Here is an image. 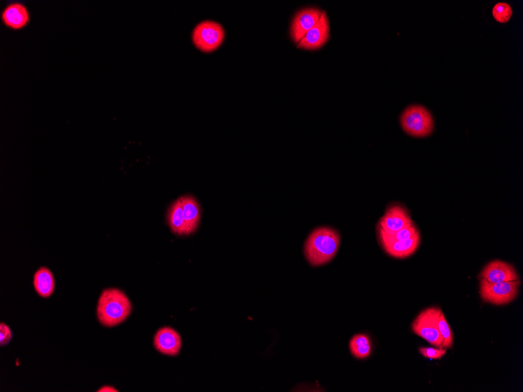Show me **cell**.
I'll use <instances>...</instances> for the list:
<instances>
[{"label":"cell","instance_id":"cell-19","mask_svg":"<svg viewBox=\"0 0 523 392\" xmlns=\"http://www.w3.org/2000/svg\"><path fill=\"white\" fill-rule=\"evenodd\" d=\"M493 16L497 21L507 23L513 16V9L506 3H498L493 8Z\"/></svg>","mask_w":523,"mask_h":392},{"label":"cell","instance_id":"cell-22","mask_svg":"<svg viewBox=\"0 0 523 392\" xmlns=\"http://www.w3.org/2000/svg\"><path fill=\"white\" fill-rule=\"evenodd\" d=\"M12 338V333L9 326L1 323L0 324V344L1 346L8 344Z\"/></svg>","mask_w":523,"mask_h":392},{"label":"cell","instance_id":"cell-9","mask_svg":"<svg viewBox=\"0 0 523 392\" xmlns=\"http://www.w3.org/2000/svg\"><path fill=\"white\" fill-rule=\"evenodd\" d=\"M480 278L490 283H504L518 280L519 275L509 263L495 260L485 266L480 273Z\"/></svg>","mask_w":523,"mask_h":392},{"label":"cell","instance_id":"cell-3","mask_svg":"<svg viewBox=\"0 0 523 392\" xmlns=\"http://www.w3.org/2000/svg\"><path fill=\"white\" fill-rule=\"evenodd\" d=\"M401 123L403 130L414 137H426L433 131L432 115L421 105H412L404 110Z\"/></svg>","mask_w":523,"mask_h":392},{"label":"cell","instance_id":"cell-1","mask_svg":"<svg viewBox=\"0 0 523 392\" xmlns=\"http://www.w3.org/2000/svg\"><path fill=\"white\" fill-rule=\"evenodd\" d=\"M340 244L339 234L328 227L316 229L305 242L304 253L313 266L327 264L336 255Z\"/></svg>","mask_w":523,"mask_h":392},{"label":"cell","instance_id":"cell-20","mask_svg":"<svg viewBox=\"0 0 523 392\" xmlns=\"http://www.w3.org/2000/svg\"><path fill=\"white\" fill-rule=\"evenodd\" d=\"M419 353L426 359H430L431 360H439L443 358V357L446 355V349L442 347L420 348Z\"/></svg>","mask_w":523,"mask_h":392},{"label":"cell","instance_id":"cell-24","mask_svg":"<svg viewBox=\"0 0 523 392\" xmlns=\"http://www.w3.org/2000/svg\"><path fill=\"white\" fill-rule=\"evenodd\" d=\"M97 391L102 392V391H117L116 389H115L113 387H110V386H104V387L102 388L101 389H99Z\"/></svg>","mask_w":523,"mask_h":392},{"label":"cell","instance_id":"cell-23","mask_svg":"<svg viewBox=\"0 0 523 392\" xmlns=\"http://www.w3.org/2000/svg\"><path fill=\"white\" fill-rule=\"evenodd\" d=\"M370 343L369 337L365 335H357L352 337L350 342V349L359 347Z\"/></svg>","mask_w":523,"mask_h":392},{"label":"cell","instance_id":"cell-15","mask_svg":"<svg viewBox=\"0 0 523 392\" xmlns=\"http://www.w3.org/2000/svg\"><path fill=\"white\" fill-rule=\"evenodd\" d=\"M168 224L172 232L176 235H189L183 213V206L180 197L175 201L168 213Z\"/></svg>","mask_w":523,"mask_h":392},{"label":"cell","instance_id":"cell-17","mask_svg":"<svg viewBox=\"0 0 523 392\" xmlns=\"http://www.w3.org/2000/svg\"><path fill=\"white\" fill-rule=\"evenodd\" d=\"M378 230L381 244L397 241H404V239H410L415 236L417 233H419V231L417 230V228L414 224L393 233H387L380 229Z\"/></svg>","mask_w":523,"mask_h":392},{"label":"cell","instance_id":"cell-2","mask_svg":"<svg viewBox=\"0 0 523 392\" xmlns=\"http://www.w3.org/2000/svg\"><path fill=\"white\" fill-rule=\"evenodd\" d=\"M132 312L127 296L119 289H107L98 301L97 317L105 326L113 327L124 322Z\"/></svg>","mask_w":523,"mask_h":392},{"label":"cell","instance_id":"cell-11","mask_svg":"<svg viewBox=\"0 0 523 392\" xmlns=\"http://www.w3.org/2000/svg\"><path fill=\"white\" fill-rule=\"evenodd\" d=\"M328 39V19L326 13L323 11L319 22L305 35L298 46L305 50H316L325 45Z\"/></svg>","mask_w":523,"mask_h":392},{"label":"cell","instance_id":"cell-4","mask_svg":"<svg viewBox=\"0 0 523 392\" xmlns=\"http://www.w3.org/2000/svg\"><path fill=\"white\" fill-rule=\"evenodd\" d=\"M520 280L504 283H490L480 278L479 293L485 302L495 306L507 305L519 294Z\"/></svg>","mask_w":523,"mask_h":392},{"label":"cell","instance_id":"cell-5","mask_svg":"<svg viewBox=\"0 0 523 392\" xmlns=\"http://www.w3.org/2000/svg\"><path fill=\"white\" fill-rule=\"evenodd\" d=\"M225 37V32L222 26L219 23L211 21L200 23L192 34L193 43L198 49L205 52L218 49Z\"/></svg>","mask_w":523,"mask_h":392},{"label":"cell","instance_id":"cell-10","mask_svg":"<svg viewBox=\"0 0 523 392\" xmlns=\"http://www.w3.org/2000/svg\"><path fill=\"white\" fill-rule=\"evenodd\" d=\"M413 221L408 213L401 206H392L379 220V229L387 233H393L412 226Z\"/></svg>","mask_w":523,"mask_h":392},{"label":"cell","instance_id":"cell-16","mask_svg":"<svg viewBox=\"0 0 523 392\" xmlns=\"http://www.w3.org/2000/svg\"><path fill=\"white\" fill-rule=\"evenodd\" d=\"M34 288L39 295L49 297L54 293L55 280L49 268L41 267L34 275Z\"/></svg>","mask_w":523,"mask_h":392},{"label":"cell","instance_id":"cell-14","mask_svg":"<svg viewBox=\"0 0 523 392\" xmlns=\"http://www.w3.org/2000/svg\"><path fill=\"white\" fill-rule=\"evenodd\" d=\"M183 206L184 218L190 234L197 230L200 219H201V209L195 197L191 196L181 197Z\"/></svg>","mask_w":523,"mask_h":392},{"label":"cell","instance_id":"cell-21","mask_svg":"<svg viewBox=\"0 0 523 392\" xmlns=\"http://www.w3.org/2000/svg\"><path fill=\"white\" fill-rule=\"evenodd\" d=\"M352 355L356 357V359L363 360L366 359L371 355L372 345L371 343L361 345V346L350 349Z\"/></svg>","mask_w":523,"mask_h":392},{"label":"cell","instance_id":"cell-12","mask_svg":"<svg viewBox=\"0 0 523 392\" xmlns=\"http://www.w3.org/2000/svg\"><path fill=\"white\" fill-rule=\"evenodd\" d=\"M155 349L164 355H178L182 346L181 337L178 332L170 327H163L156 333L154 339Z\"/></svg>","mask_w":523,"mask_h":392},{"label":"cell","instance_id":"cell-18","mask_svg":"<svg viewBox=\"0 0 523 392\" xmlns=\"http://www.w3.org/2000/svg\"><path fill=\"white\" fill-rule=\"evenodd\" d=\"M438 329L443 338L442 348L451 349L453 346L454 336L448 320H446L444 313L440 311L438 317Z\"/></svg>","mask_w":523,"mask_h":392},{"label":"cell","instance_id":"cell-13","mask_svg":"<svg viewBox=\"0 0 523 392\" xmlns=\"http://www.w3.org/2000/svg\"><path fill=\"white\" fill-rule=\"evenodd\" d=\"M420 244V234L417 233L415 236L404 239V241H397L381 244L388 255L397 259H404L413 255L416 250L418 249Z\"/></svg>","mask_w":523,"mask_h":392},{"label":"cell","instance_id":"cell-7","mask_svg":"<svg viewBox=\"0 0 523 392\" xmlns=\"http://www.w3.org/2000/svg\"><path fill=\"white\" fill-rule=\"evenodd\" d=\"M1 21L11 30L20 31L30 23L31 14L25 4L20 2L10 3L3 10Z\"/></svg>","mask_w":523,"mask_h":392},{"label":"cell","instance_id":"cell-8","mask_svg":"<svg viewBox=\"0 0 523 392\" xmlns=\"http://www.w3.org/2000/svg\"><path fill=\"white\" fill-rule=\"evenodd\" d=\"M321 14V11L316 8H307L299 11L292 21V39L297 43L301 42L305 35L319 22Z\"/></svg>","mask_w":523,"mask_h":392},{"label":"cell","instance_id":"cell-6","mask_svg":"<svg viewBox=\"0 0 523 392\" xmlns=\"http://www.w3.org/2000/svg\"><path fill=\"white\" fill-rule=\"evenodd\" d=\"M441 309L428 308L422 311L414 320L412 331L415 335L425 339L433 346L441 347L443 338L438 329V317Z\"/></svg>","mask_w":523,"mask_h":392}]
</instances>
